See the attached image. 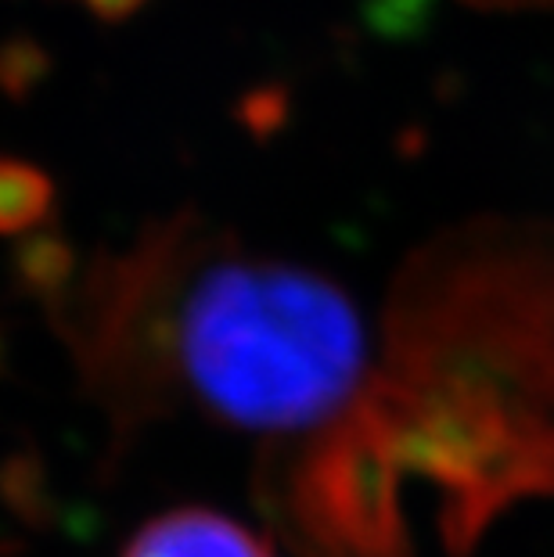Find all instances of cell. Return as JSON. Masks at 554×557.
Wrapping results in <instances>:
<instances>
[{
    "label": "cell",
    "mask_w": 554,
    "mask_h": 557,
    "mask_svg": "<svg viewBox=\"0 0 554 557\" xmlns=\"http://www.w3.org/2000/svg\"><path fill=\"white\" fill-rule=\"evenodd\" d=\"M181 385L220 421L256 432L321 424L357 393L368 331L335 281L274 259H220L162 317Z\"/></svg>",
    "instance_id": "6da1fadb"
},
{
    "label": "cell",
    "mask_w": 554,
    "mask_h": 557,
    "mask_svg": "<svg viewBox=\"0 0 554 557\" xmlns=\"http://www.w3.org/2000/svg\"><path fill=\"white\" fill-rule=\"evenodd\" d=\"M123 557H274L270 547L227 515L181 507L151 518Z\"/></svg>",
    "instance_id": "7a4b0ae2"
},
{
    "label": "cell",
    "mask_w": 554,
    "mask_h": 557,
    "mask_svg": "<svg viewBox=\"0 0 554 557\" xmlns=\"http://www.w3.org/2000/svg\"><path fill=\"white\" fill-rule=\"evenodd\" d=\"M54 181L26 159L0 156V234H26L51 216Z\"/></svg>",
    "instance_id": "3957f363"
},
{
    "label": "cell",
    "mask_w": 554,
    "mask_h": 557,
    "mask_svg": "<svg viewBox=\"0 0 554 557\" xmlns=\"http://www.w3.org/2000/svg\"><path fill=\"white\" fill-rule=\"evenodd\" d=\"M69 274H73V252L54 234H37L26 238L15 252V277L29 295L44 302H54L58 295L69 288Z\"/></svg>",
    "instance_id": "277c9868"
},
{
    "label": "cell",
    "mask_w": 554,
    "mask_h": 557,
    "mask_svg": "<svg viewBox=\"0 0 554 557\" xmlns=\"http://www.w3.org/2000/svg\"><path fill=\"white\" fill-rule=\"evenodd\" d=\"M84 4H87L98 18L115 22V18H130L137 8H145L148 0H84Z\"/></svg>",
    "instance_id": "5b68a950"
},
{
    "label": "cell",
    "mask_w": 554,
    "mask_h": 557,
    "mask_svg": "<svg viewBox=\"0 0 554 557\" xmlns=\"http://www.w3.org/2000/svg\"><path fill=\"white\" fill-rule=\"evenodd\" d=\"M465 4L487 11H537V8H554V0H465Z\"/></svg>",
    "instance_id": "8992f818"
}]
</instances>
